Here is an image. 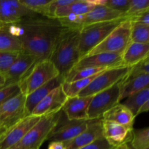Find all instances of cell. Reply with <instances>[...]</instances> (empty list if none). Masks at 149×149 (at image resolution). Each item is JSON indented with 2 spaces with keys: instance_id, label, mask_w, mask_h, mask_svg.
Instances as JSON below:
<instances>
[{
  "instance_id": "d6a6232c",
  "label": "cell",
  "mask_w": 149,
  "mask_h": 149,
  "mask_svg": "<svg viewBox=\"0 0 149 149\" xmlns=\"http://www.w3.org/2000/svg\"><path fill=\"white\" fill-rule=\"evenodd\" d=\"M149 74V61L148 58L143 60L133 66L130 67L129 71L125 78H132L138 76Z\"/></svg>"
},
{
  "instance_id": "f35d334b",
  "label": "cell",
  "mask_w": 149,
  "mask_h": 149,
  "mask_svg": "<svg viewBox=\"0 0 149 149\" xmlns=\"http://www.w3.org/2000/svg\"><path fill=\"white\" fill-rule=\"evenodd\" d=\"M47 149H65V144L62 142H50Z\"/></svg>"
},
{
  "instance_id": "5bb4252c",
  "label": "cell",
  "mask_w": 149,
  "mask_h": 149,
  "mask_svg": "<svg viewBox=\"0 0 149 149\" xmlns=\"http://www.w3.org/2000/svg\"><path fill=\"white\" fill-rule=\"evenodd\" d=\"M67 100V96L64 93L62 84L51 91L42 101L38 103L32 111V116H43L56 113L61 111L63 106Z\"/></svg>"
},
{
  "instance_id": "9c48e42d",
  "label": "cell",
  "mask_w": 149,
  "mask_h": 149,
  "mask_svg": "<svg viewBox=\"0 0 149 149\" xmlns=\"http://www.w3.org/2000/svg\"><path fill=\"white\" fill-rule=\"evenodd\" d=\"M119 82L93 95L87 111L89 120L101 119L106 111L120 103Z\"/></svg>"
},
{
  "instance_id": "4dcf8cb0",
  "label": "cell",
  "mask_w": 149,
  "mask_h": 149,
  "mask_svg": "<svg viewBox=\"0 0 149 149\" xmlns=\"http://www.w3.org/2000/svg\"><path fill=\"white\" fill-rule=\"evenodd\" d=\"M149 10L148 0H130L129 9L125 13L128 18Z\"/></svg>"
},
{
  "instance_id": "e575fe53",
  "label": "cell",
  "mask_w": 149,
  "mask_h": 149,
  "mask_svg": "<svg viewBox=\"0 0 149 149\" xmlns=\"http://www.w3.org/2000/svg\"><path fill=\"white\" fill-rule=\"evenodd\" d=\"M20 93V88L17 84H10L1 87L0 89V105Z\"/></svg>"
},
{
  "instance_id": "4316f807",
  "label": "cell",
  "mask_w": 149,
  "mask_h": 149,
  "mask_svg": "<svg viewBox=\"0 0 149 149\" xmlns=\"http://www.w3.org/2000/svg\"><path fill=\"white\" fill-rule=\"evenodd\" d=\"M97 75L74 81H64V82L62 84L63 90L64 93L67 96V97H72L78 96L79 94L83 90H84L91 83V81L97 77Z\"/></svg>"
},
{
  "instance_id": "5b68a950",
  "label": "cell",
  "mask_w": 149,
  "mask_h": 149,
  "mask_svg": "<svg viewBox=\"0 0 149 149\" xmlns=\"http://www.w3.org/2000/svg\"><path fill=\"white\" fill-rule=\"evenodd\" d=\"M59 75L53 63L49 59L44 60L36 63L17 84L20 93L27 96Z\"/></svg>"
},
{
  "instance_id": "d590c367",
  "label": "cell",
  "mask_w": 149,
  "mask_h": 149,
  "mask_svg": "<svg viewBox=\"0 0 149 149\" xmlns=\"http://www.w3.org/2000/svg\"><path fill=\"white\" fill-rule=\"evenodd\" d=\"M130 0H106L105 6L125 15L129 9Z\"/></svg>"
},
{
  "instance_id": "ffe728a7",
  "label": "cell",
  "mask_w": 149,
  "mask_h": 149,
  "mask_svg": "<svg viewBox=\"0 0 149 149\" xmlns=\"http://www.w3.org/2000/svg\"><path fill=\"white\" fill-rule=\"evenodd\" d=\"M64 81L65 78L61 75H59L49 80V81L34 90L30 95L26 96L24 107L25 116H30L38 103L42 101L54 89L61 86Z\"/></svg>"
},
{
  "instance_id": "e0dca14e",
  "label": "cell",
  "mask_w": 149,
  "mask_h": 149,
  "mask_svg": "<svg viewBox=\"0 0 149 149\" xmlns=\"http://www.w3.org/2000/svg\"><path fill=\"white\" fill-rule=\"evenodd\" d=\"M35 15L23 7L19 0H0V22L4 24L17 23Z\"/></svg>"
},
{
  "instance_id": "8fae6325",
  "label": "cell",
  "mask_w": 149,
  "mask_h": 149,
  "mask_svg": "<svg viewBox=\"0 0 149 149\" xmlns=\"http://www.w3.org/2000/svg\"><path fill=\"white\" fill-rule=\"evenodd\" d=\"M40 118L30 115L25 116L0 136V149H10L18 143Z\"/></svg>"
},
{
  "instance_id": "f1b7e54d",
  "label": "cell",
  "mask_w": 149,
  "mask_h": 149,
  "mask_svg": "<svg viewBox=\"0 0 149 149\" xmlns=\"http://www.w3.org/2000/svg\"><path fill=\"white\" fill-rule=\"evenodd\" d=\"M131 149H146L149 148V129L132 130L130 141Z\"/></svg>"
},
{
  "instance_id": "836d02e7",
  "label": "cell",
  "mask_w": 149,
  "mask_h": 149,
  "mask_svg": "<svg viewBox=\"0 0 149 149\" xmlns=\"http://www.w3.org/2000/svg\"><path fill=\"white\" fill-rule=\"evenodd\" d=\"M74 1V0H51L45 8L43 17L55 18V13L57 9L71 4Z\"/></svg>"
},
{
  "instance_id": "ac0fdd59",
  "label": "cell",
  "mask_w": 149,
  "mask_h": 149,
  "mask_svg": "<svg viewBox=\"0 0 149 149\" xmlns=\"http://www.w3.org/2000/svg\"><path fill=\"white\" fill-rule=\"evenodd\" d=\"M106 0H74L71 4L61 7L55 13V19L83 15L96 6H103Z\"/></svg>"
},
{
  "instance_id": "f546056e",
  "label": "cell",
  "mask_w": 149,
  "mask_h": 149,
  "mask_svg": "<svg viewBox=\"0 0 149 149\" xmlns=\"http://www.w3.org/2000/svg\"><path fill=\"white\" fill-rule=\"evenodd\" d=\"M20 4L34 14L43 16L47 5L51 0H19Z\"/></svg>"
},
{
  "instance_id": "83f0119b",
  "label": "cell",
  "mask_w": 149,
  "mask_h": 149,
  "mask_svg": "<svg viewBox=\"0 0 149 149\" xmlns=\"http://www.w3.org/2000/svg\"><path fill=\"white\" fill-rule=\"evenodd\" d=\"M131 22L130 42L133 43L149 44V26Z\"/></svg>"
},
{
  "instance_id": "8992f818",
  "label": "cell",
  "mask_w": 149,
  "mask_h": 149,
  "mask_svg": "<svg viewBox=\"0 0 149 149\" xmlns=\"http://www.w3.org/2000/svg\"><path fill=\"white\" fill-rule=\"evenodd\" d=\"M130 27L129 19L122 22L87 55L98 53L122 54L131 42Z\"/></svg>"
},
{
  "instance_id": "9a60e30c",
  "label": "cell",
  "mask_w": 149,
  "mask_h": 149,
  "mask_svg": "<svg viewBox=\"0 0 149 149\" xmlns=\"http://www.w3.org/2000/svg\"><path fill=\"white\" fill-rule=\"evenodd\" d=\"M36 63V59L30 54L25 52H19L13 65L4 75L6 79V85L18 84Z\"/></svg>"
},
{
  "instance_id": "30bf717a",
  "label": "cell",
  "mask_w": 149,
  "mask_h": 149,
  "mask_svg": "<svg viewBox=\"0 0 149 149\" xmlns=\"http://www.w3.org/2000/svg\"><path fill=\"white\" fill-rule=\"evenodd\" d=\"M26 97L20 93L0 105V136L25 117Z\"/></svg>"
},
{
  "instance_id": "44dd1931",
  "label": "cell",
  "mask_w": 149,
  "mask_h": 149,
  "mask_svg": "<svg viewBox=\"0 0 149 149\" xmlns=\"http://www.w3.org/2000/svg\"><path fill=\"white\" fill-rule=\"evenodd\" d=\"M102 122L103 137L111 145L118 147L130 142L133 129H130L114 122L103 120Z\"/></svg>"
},
{
  "instance_id": "cb8c5ba5",
  "label": "cell",
  "mask_w": 149,
  "mask_h": 149,
  "mask_svg": "<svg viewBox=\"0 0 149 149\" xmlns=\"http://www.w3.org/2000/svg\"><path fill=\"white\" fill-rule=\"evenodd\" d=\"M149 74L138 76L132 78H124L119 82L120 101L131 95L148 87Z\"/></svg>"
},
{
  "instance_id": "7bdbcfd3",
  "label": "cell",
  "mask_w": 149,
  "mask_h": 149,
  "mask_svg": "<svg viewBox=\"0 0 149 149\" xmlns=\"http://www.w3.org/2000/svg\"><path fill=\"white\" fill-rule=\"evenodd\" d=\"M5 25L6 24H4V23H1V22H0V29H1V28H2V27H4Z\"/></svg>"
},
{
  "instance_id": "4fadbf2b",
  "label": "cell",
  "mask_w": 149,
  "mask_h": 149,
  "mask_svg": "<svg viewBox=\"0 0 149 149\" xmlns=\"http://www.w3.org/2000/svg\"><path fill=\"white\" fill-rule=\"evenodd\" d=\"M118 66H123L122 64V54L98 53L81 58L71 71L86 68H111Z\"/></svg>"
},
{
  "instance_id": "74e56055",
  "label": "cell",
  "mask_w": 149,
  "mask_h": 149,
  "mask_svg": "<svg viewBox=\"0 0 149 149\" xmlns=\"http://www.w3.org/2000/svg\"><path fill=\"white\" fill-rule=\"evenodd\" d=\"M129 20L130 21L138 22V23L149 26V10H146L136 15L130 17Z\"/></svg>"
},
{
  "instance_id": "b9f144b4",
  "label": "cell",
  "mask_w": 149,
  "mask_h": 149,
  "mask_svg": "<svg viewBox=\"0 0 149 149\" xmlns=\"http://www.w3.org/2000/svg\"><path fill=\"white\" fill-rule=\"evenodd\" d=\"M116 149H131V148H130V146L128 145V143H125V144H122V145L119 146H118Z\"/></svg>"
},
{
  "instance_id": "d4e9b609",
  "label": "cell",
  "mask_w": 149,
  "mask_h": 149,
  "mask_svg": "<svg viewBox=\"0 0 149 149\" xmlns=\"http://www.w3.org/2000/svg\"><path fill=\"white\" fill-rule=\"evenodd\" d=\"M122 104L127 108L135 117L139 115L140 110L144 104L149 101V87L143 89L127 97Z\"/></svg>"
},
{
  "instance_id": "8d00e7d4",
  "label": "cell",
  "mask_w": 149,
  "mask_h": 149,
  "mask_svg": "<svg viewBox=\"0 0 149 149\" xmlns=\"http://www.w3.org/2000/svg\"><path fill=\"white\" fill-rule=\"evenodd\" d=\"M117 147H114L111 145L106 140L104 137L98 138L92 143L82 147L79 149H116Z\"/></svg>"
},
{
  "instance_id": "6da1fadb",
  "label": "cell",
  "mask_w": 149,
  "mask_h": 149,
  "mask_svg": "<svg viewBox=\"0 0 149 149\" xmlns=\"http://www.w3.org/2000/svg\"><path fill=\"white\" fill-rule=\"evenodd\" d=\"M6 26L18 39L23 52L32 55L36 63L49 59L64 29L58 19L38 17L36 15Z\"/></svg>"
},
{
  "instance_id": "603a6c76",
  "label": "cell",
  "mask_w": 149,
  "mask_h": 149,
  "mask_svg": "<svg viewBox=\"0 0 149 149\" xmlns=\"http://www.w3.org/2000/svg\"><path fill=\"white\" fill-rule=\"evenodd\" d=\"M135 116L132 112L122 103H118L115 106L106 111L102 116L103 121L114 122L130 129H133Z\"/></svg>"
},
{
  "instance_id": "277c9868",
  "label": "cell",
  "mask_w": 149,
  "mask_h": 149,
  "mask_svg": "<svg viewBox=\"0 0 149 149\" xmlns=\"http://www.w3.org/2000/svg\"><path fill=\"white\" fill-rule=\"evenodd\" d=\"M61 118V111L41 116L37 123L29 130L21 141L10 149H40Z\"/></svg>"
},
{
  "instance_id": "484cf974",
  "label": "cell",
  "mask_w": 149,
  "mask_h": 149,
  "mask_svg": "<svg viewBox=\"0 0 149 149\" xmlns=\"http://www.w3.org/2000/svg\"><path fill=\"white\" fill-rule=\"evenodd\" d=\"M6 26L0 29V52H23L18 39L9 31Z\"/></svg>"
},
{
  "instance_id": "ba28073f",
  "label": "cell",
  "mask_w": 149,
  "mask_h": 149,
  "mask_svg": "<svg viewBox=\"0 0 149 149\" xmlns=\"http://www.w3.org/2000/svg\"><path fill=\"white\" fill-rule=\"evenodd\" d=\"M130 68L118 66L104 70L91 81L90 84L79 94V97L93 96L110 88L122 81L127 76Z\"/></svg>"
},
{
  "instance_id": "7c38bea8",
  "label": "cell",
  "mask_w": 149,
  "mask_h": 149,
  "mask_svg": "<svg viewBox=\"0 0 149 149\" xmlns=\"http://www.w3.org/2000/svg\"><path fill=\"white\" fill-rule=\"evenodd\" d=\"M61 120V119H60ZM90 120L59 121L47 140L50 142H62L63 143L71 141L85 130Z\"/></svg>"
},
{
  "instance_id": "3957f363",
  "label": "cell",
  "mask_w": 149,
  "mask_h": 149,
  "mask_svg": "<svg viewBox=\"0 0 149 149\" xmlns=\"http://www.w3.org/2000/svg\"><path fill=\"white\" fill-rule=\"evenodd\" d=\"M127 19L129 18L123 17L111 21L93 23L81 28L79 29V42L80 59L86 56L112 31L114 30L119 25Z\"/></svg>"
},
{
  "instance_id": "ee69618b",
  "label": "cell",
  "mask_w": 149,
  "mask_h": 149,
  "mask_svg": "<svg viewBox=\"0 0 149 149\" xmlns=\"http://www.w3.org/2000/svg\"><path fill=\"white\" fill-rule=\"evenodd\" d=\"M1 87H0V89H1Z\"/></svg>"
},
{
  "instance_id": "ab89813d",
  "label": "cell",
  "mask_w": 149,
  "mask_h": 149,
  "mask_svg": "<svg viewBox=\"0 0 149 149\" xmlns=\"http://www.w3.org/2000/svg\"><path fill=\"white\" fill-rule=\"evenodd\" d=\"M148 110H149V101L147 102V103H146L143 106V107L141 108V109L140 110L139 115L141 114V113H145V112H148Z\"/></svg>"
},
{
  "instance_id": "f6af8a7d",
  "label": "cell",
  "mask_w": 149,
  "mask_h": 149,
  "mask_svg": "<svg viewBox=\"0 0 149 149\" xmlns=\"http://www.w3.org/2000/svg\"><path fill=\"white\" fill-rule=\"evenodd\" d=\"M146 149H149V148H146Z\"/></svg>"
},
{
  "instance_id": "7402d4cb",
  "label": "cell",
  "mask_w": 149,
  "mask_h": 149,
  "mask_svg": "<svg viewBox=\"0 0 149 149\" xmlns=\"http://www.w3.org/2000/svg\"><path fill=\"white\" fill-rule=\"evenodd\" d=\"M149 44L130 42L122 53V64L123 66L132 67L143 60L148 58Z\"/></svg>"
},
{
  "instance_id": "60d3db41",
  "label": "cell",
  "mask_w": 149,
  "mask_h": 149,
  "mask_svg": "<svg viewBox=\"0 0 149 149\" xmlns=\"http://www.w3.org/2000/svg\"><path fill=\"white\" fill-rule=\"evenodd\" d=\"M6 85V79L4 76L0 73V87H4Z\"/></svg>"
},
{
  "instance_id": "d6986e66",
  "label": "cell",
  "mask_w": 149,
  "mask_h": 149,
  "mask_svg": "<svg viewBox=\"0 0 149 149\" xmlns=\"http://www.w3.org/2000/svg\"><path fill=\"white\" fill-rule=\"evenodd\" d=\"M93 96L67 97L62 109L68 120H89L87 111Z\"/></svg>"
},
{
  "instance_id": "7a4b0ae2",
  "label": "cell",
  "mask_w": 149,
  "mask_h": 149,
  "mask_svg": "<svg viewBox=\"0 0 149 149\" xmlns=\"http://www.w3.org/2000/svg\"><path fill=\"white\" fill-rule=\"evenodd\" d=\"M79 42V29L64 27L49 58L65 79L80 60Z\"/></svg>"
},
{
  "instance_id": "52a82bcc",
  "label": "cell",
  "mask_w": 149,
  "mask_h": 149,
  "mask_svg": "<svg viewBox=\"0 0 149 149\" xmlns=\"http://www.w3.org/2000/svg\"><path fill=\"white\" fill-rule=\"evenodd\" d=\"M127 17L124 13L112 10L106 6H96L91 11L83 15L58 19L61 24L66 28L80 29L83 26L93 23L111 21Z\"/></svg>"
},
{
  "instance_id": "2e32d148",
  "label": "cell",
  "mask_w": 149,
  "mask_h": 149,
  "mask_svg": "<svg viewBox=\"0 0 149 149\" xmlns=\"http://www.w3.org/2000/svg\"><path fill=\"white\" fill-rule=\"evenodd\" d=\"M103 137L101 119L90 120L85 130L71 141L65 143V149H79Z\"/></svg>"
},
{
  "instance_id": "1f68e13d",
  "label": "cell",
  "mask_w": 149,
  "mask_h": 149,
  "mask_svg": "<svg viewBox=\"0 0 149 149\" xmlns=\"http://www.w3.org/2000/svg\"><path fill=\"white\" fill-rule=\"evenodd\" d=\"M19 52H0V73L4 75L8 71L14 61L17 58Z\"/></svg>"
}]
</instances>
